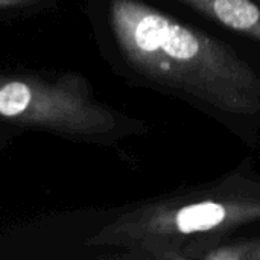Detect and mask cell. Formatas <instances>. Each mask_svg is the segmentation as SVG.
I'll return each instance as SVG.
<instances>
[{"label": "cell", "instance_id": "cell-1", "mask_svg": "<svg viewBox=\"0 0 260 260\" xmlns=\"http://www.w3.org/2000/svg\"><path fill=\"white\" fill-rule=\"evenodd\" d=\"M110 18L125 59L152 84L225 114L260 113V75L227 43L142 0H113Z\"/></svg>", "mask_w": 260, "mask_h": 260}, {"label": "cell", "instance_id": "cell-2", "mask_svg": "<svg viewBox=\"0 0 260 260\" xmlns=\"http://www.w3.org/2000/svg\"><path fill=\"white\" fill-rule=\"evenodd\" d=\"M256 224L260 181L235 172L137 206L110 225L101 241L128 248L142 259L183 260V250L192 241L232 236Z\"/></svg>", "mask_w": 260, "mask_h": 260}, {"label": "cell", "instance_id": "cell-3", "mask_svg": "<svg viewBox=\"0 0 260 260\" xmlns=\"http://www.w3.org/2000/svg\"><path fill=\"white\" fill-rule=\"evenodd\" d=\"M81 98L72 96L66 101L40 90L24 81L0 82V117L5 119H32L66 120L69 126L85 133H102L114 126V117L110 111L96 104L64 107L56 104L72 102Z\"/></svg>", "mask_w": 260, "mask_h": 260}, {"label": "cell", "instance_id": "cell-4", "mask_svg": "<svg viewBox=\"0 0 260 260\" xmlns=\"http://www.w3.org/2000/svg\"><path fill=\"white\" fill-rule=\"evenodd\" d=\"M206 18L260 41V3L256 0H178Z\"/></svg>", "mask_w": 260, "mask_h": 260}, {"label": "cell", "instance_id": "cell-5", "mask_svg": "<svg viewBox=\"0 0 260 260\" xmlns=\"http://www.w3.org/2000/svg\"><path fill=\"white\" fill-rule=\"evenodd\" d=\"M251 260H260V236L254 238V247H253Z\"/></svg>", "mask_w": 260, "mask_h": 260}, {"label": "cell", "instance_id": "cell-6", "mask_svg": "<svg viewBox=\"0 0 260 260\" xmlns=\"http://www.w3.org/2000/svg\"><path fill=\"white\" fill-rule=\"evenodd\" d=\"M0 2H2V0H0Z\"/></svg>", "mask_w": 260, "mask_h": 260}]
</instances>
